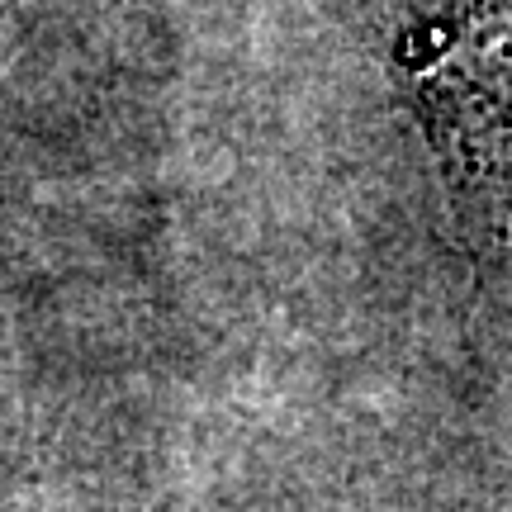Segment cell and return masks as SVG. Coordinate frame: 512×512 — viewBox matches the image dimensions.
I'll return each instance as SVG.
<instances>
[{
    "label": "cell",
    "mask_w": 512,
    "mask_h": 512,
    "mask_svg": "<svg viewBox=\"0 0 512 512\" xmlns=\"http://www.w3.org/2000/svg\"><path fill=\"white\" fill-rule=\"evenodd\" d=\"M437 138L475 209L479 233L512 256V0H465L441 19Z\"/></svg>",
    "instance_id": "obj_1"
},
{
    "label": "cell",
    "mask_w": 512,
    "mask_h": 512,
    "mask_svg": "<svg viewBox=\"0 0 512 512\" xmlns=\"http://www.w3.org/2000/svg\"><path fill=\"white\" fill-rule=\"evenodd\" d=\"M10 5H15V0H0V19H5V10H10Z\"/></svg>",
    "instance_id": "obj_2"
}]
</instances>
